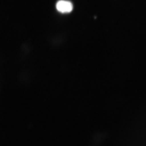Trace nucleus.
<instances>
[{
	"instance_id": "nucleus-1",
	"label": "nucleus",
	"mask_w": 146,
	"mask_h": 146,
	"mask_svg": "<svg viewBox=\"0 0 146 146\" xmlns=\"http://www.w3.org/2000/svg\"><path fill=\"white\" fill-rule=\"evenodd\" d=\"M56 7L58 11L62 13H69L72 11L73 9L72 3L64 0L58 1L56 3Z\"/></svg>"
}]
</instances>
